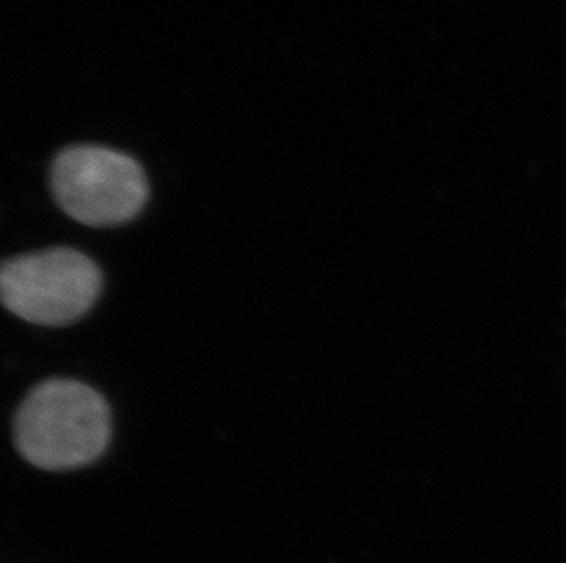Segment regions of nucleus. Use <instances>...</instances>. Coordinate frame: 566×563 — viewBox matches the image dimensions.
<instances>
[{"mask_svg": "<svg viewBox=\"0 0 566 563\" xmlns=\"http://www.w3.org/2000/svg\"><path fill=\"white\" fill-rule=\"evenodd\" d=\"M113 437V415L97 390L74 379H49L17 408L13 439L41 470H72L96 461Z\"/></svg>", "mask_w": 566, "mask_h": 563, "instance_id": "obj_1", "label": "nucleus"}, {"mask_svg": "<svg viewBox=\"0 0 566 563\" xmlns=\"http://www.w3.org/2000/svg\"><path fill=\"white\" fill-rule=\"evenodd\" d=\"M102 269L72 247L13 256L2 264L0 297L10 314L30 325H74L102 295Z\"/></svg>", "mask_w": 566, "mask_h": 563, "instance_id": "obj_2", "label": "nucleus"}, {"mask_svg": "<svg viewBox=\"0 0 566 563\" xmlns=\"http://www.w3.org/2000/svg\"><path fill=\"white\" fill-rule=\"evenodd\" d=\"M50 187L64 213L91 227L127 224L149 198L138 161L99 145L61 150L50 169Z\"/></svg>", "mask_w": 566, "mask_h": 563, "instance_id": "obj_3", "label": "nucleus"}]
</instances>
